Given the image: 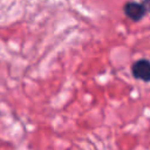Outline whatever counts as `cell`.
I'll return each mask as SVG.
<instances>
[{
	"label": "cell",
	"mask_w": 150,
	"mask_h": 150,
	"mask_svg": "<svg viewBox=\"0 0 150 150\" xmlns=\"http://www.w3.org/2000/svg\"><path fill=\"white\" fill-rule=\"evenodd\" d=\"M123 12L128 19L131 21H141L146 14V8L142 2L137 1H127L123 6Z\"/></svg>",
	"instance_id": "obj_1"
},
{
	"label": "cell",
	"mask_w": 150,
	"mask_h": 150,
	"mask_svg": "<svg viewBox=\"0 0 150 150\" xmlns=\"http://www.w3.org/2000/svg\"><path fill=\"white\" fill-rule=\"evenodd\" d=\"M131 74L136 80L150 82V61L148 59H139L131 66Z\"/></svg>",
	"instance_id": "obj_2"
},
{
	"label": "cell",
	"mask_w": 150,
	"mask_h": 150,
	"mask_svg": "<svg viewBox=\"0 0 150 150\" xmlns=\"http://www.w3.org/2000/svg\"><path fill=\"white\" fill-rule=\"evenodd\" d=\"M142 4L145 6L146 12H150V0H143V2H142Z\"/></svg>",
	"instance_id": "obj_3"
}]
</instances>
